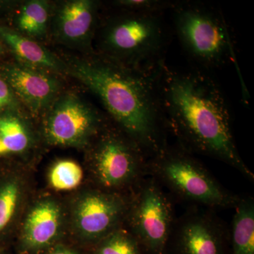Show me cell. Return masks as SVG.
I'll return each mask as SVG.
<instances>
[{
  "mask_svg": "<svg viewBox=\"0 0 254 254\" xmlns=\"http://www.w3.org/2000/svg\"><path fill=\"white\" fill-rule=\"evenodd\" d=\"M157 83L167 128L192 154L215 159L251 182L254 174L241 156L224 95L206 75L175 71L160 63Z\"/></svg>",
  "mask_w": 254,
  "mask_h": 254,
  "instance_id": "6da1fadb",
  "label": "cell"
},
{
  "mask_svg": "<svg viewBox=\"0 0 254 254\" xmlns=\"http://www.w3.org/2000/svg\"><path fill=\"white\" fill-rule=\"evenodd\" d=\"M64 64L65 73L99 98L117 126L148 158L168 144L157 74L149 68L132 67L103 55L73 58Z\"/></svg>",
  "mask_w": 254,
  "mask_h": 254,
  "instance_id": "7a4b0ae2",
  "label": "cell"
},
{
  "mask_svg": "<svg viewBox=\"0 0 254 254\" xmlns=\"http://www.w3.org/2000/svg\"><path fill=\"white\" fill-rule=\"evenodd\" d=\"M153 177L175 201L188 208L218 210L235 209L242 195L225 188L190 152L167 144L147 161Z\"/></svg>",
  "mask_w": 254,
  "mask_h": 254,
  "instance_id": "3957f363",
  "label": "cell"
},
{
  "mask_svg": "<svg viewBox=\"0 0 254 254\" xmlns=\"http://www.w3.org/2000/svg\"><path fill=\"white\" fill-rule=\"evenodd\" d=\"M88 148V170L95 188L132 193L148 177V156L118 126L105 124Z\"/></svg>",
  "mask_w": 254,
  "mask_h": 254,
  "instance_id": "277c9868",
  "label": "cell"
},
{
  "mask_svg": "<svg viewBox=\"0 0 254 254\" xmlns=\"http://www.w3.org/2000/svg\"><path fill=\"white\" fill-rule=\"evenodd\" d=\"M175 24L183 48L197 63L213 67L234 59L232 38L218 11L185 3L175 9Z\"/></svg>",
  "mask_w": 254,
  "mask_h": 254,
  "instance_id": "5b68a950",
  "label": "cell"
},
{
  "mask_svg": "<svg viewBox=\"0 0 254 254\" xmlns=\"http://www.w3.org/2000/svg\"><path fill=\"white\" fill-rule=\"evenodd\" d=\"M175 200L153 177L133 192L123 227L134 237L143 254H165L176 221Z\"/></svg>",
  "mask_w": 254,
  "mask_h": 254,
  "instance_id": "8992f818",
  "label": "cell"
},
{
  "mask_svg": "<svg viewBox=\"0 0 254 254\" xmlns=\"http://www.w3.org/2000/svg\"><path fill=\"white\" fill-rule=\"evenodd\" d=\"M158 12L128 11L114 18L102 34L103 56L127 66L148 68L163 44V30Z\"/></svg>",
  "mask_w": 254,
  "mask_h": 254,
  "instance_id": "52a82bcc",
  "label": "cell"
},
{
  "mask_svg": "<svg viewBox=\"0 0 254 254\" xmlns=\"http://www.w3.org/2000/svg\"><path fill=\"white\" fill-rule=\"evenodd\" d=\"M99 113L72 93L60 95L47 110L42 132L52 146L88 148L105 126Z\"/></svg>",
  "mask_w": 254,
  "mask_h": 254,
  "instance_id": "ba28073f",
  "label": "cell"
},
{
  "mask_svg": "<svg viewBox=\"0 0 254 254\" xmlns=\"http://www.w3.org/2000/svg\"><path fill=\"white\" fill-rule=\"evenodd\" d=\"M133 193H118L99 189L82 191L71 208V227L83 242L94 246L123 227Z\"/></svg>",
  "mask_w": 254,
  "mask_h": 254,
  "instance_id": "9c48e42d",
  "label": "cell"
},
{
  "mask_svg": "<svg viewBox=\"0 0 254 254\" xmlns=\"http://www.w3.org/2000/svg\"><path fill=\"white\" fill-rule=\"evenodd\" d=\"M165 254H231L230 226L215 210L188 208L177 217Z\"/></svg>",
  "mask_w": 254,
  "mask_h": 254,
  "instance_id": "30bf717a",
  "label": "cell"
},
{
  "mask_svg": "<svg viewBox=\"0 0 254 254\" xmlns=\"http://www.w3.org/2000/svg\"><path fill=\"white\" fill-rule=\"evenodd\" d=\"M66 216L61 203L50 195L33 200L23 216L18 249L23 254L51 250L63 235Z\"/></svg>",
  "mask_w": 254,
  "mask_h": 254,
  "instance_id": "8fae6325",
  "label": "cell"
},
{
  "mask_svg": "<svg viewBox=\"0 0 254 254\" xmlns=\"http://www.w3.org/2000/svg\"><path fill=\"white\" fill-rule=\"evenodd\" d=\"M4 78L16 98H19L32 113L48 110L60 95L61 82L53 73L16 64L5 69Z\"/></svg>",
  "mask_w": 254,
  "mask_h": 254,
  "instance_id": "7c38bea8",
  "label": "cell"
},
{
  "mask_svg": "<svg viewBox=\"0 0 254 254\" xmlns=\"http://www.w3.org/2000/svg\"><path fill=\"white\" fill-rule=\"evenodd\" d=\"M97 11L98 3L91 0L63 1L55 11V36L68 46H86L94 31Z\"/></svg>",
  "mask_w": 254,
  "mask_h": 254,
  "instance_id": "4fadbf2b",
  "label": "cell"
},
{
  "mask_svg": "<svg viewBox=\"0 0 254 254\" xmlns=\"http://www.w3.org/2000/svg\"><path fill=\"white\" fill-rule=\"evenodd\" d=\"M0 37L21 64L53 73L66 72L64 62L32 38L4 26H0Z\"/></svg>",
  "mask_w": 254,
  "mask_h": 254,
  "instance_id": "5bb4252c",
  "label": "cell"
},
{
  "mask_svg": "<svg viewBox=\"0 0 254 254\" xmlns=\"http://www.w3.org/2000/svg\"><path fill=\"white\" fill-rule=\"evenodd\" d=\"M230 225L231 254H254V199L242 195Z\"/></svg>",
  "mask_w": 254,
  "mask_h": 254,
  "instance_id": "9a60e30c",
  "label": "cell"
},
{
  "mask_svg": "<svg viewBox=\"0 0 254 254\" xmlns=\"http://www.w3.org/2000/svg\"><path fill=\"white\" fill-rule=\"evenodd\" d=\"M26 181L18 174L0 179V237L14 224L26 195Z\"/></svg>",
  "mask_w": 254,
  "mask_h": 254,
  "instance_id": "2e32d148",
  "label": "cell"
},
{
  "mask_svg": "<svg viewBox=\"0 0 254 254\" xmlns=\"http://www.w3.org/2000/svg\"><path fill=\"white\" fill-rule=\"evenodd\" d=\"M33 141L31 127L22 117L15 113L0 116V156L26 153Z\"/></svg>",
  "mask_w": 254,
  "mask_h": 254,
  "instance_id": "e0dca14e",
  "label": "cell"
},
{
  "mask_svg": "<svg viewBox=\"0 0 254 254\" xmlns=\"http://www.w3.org/2000/svg\"><path fill=\"white\" fill-rule=\"evenodd\" d=\"M49 18L48 1L31 0L21 6L16 21L21 34L30 38H41L46 34Z\"/></svg>",
  "mask_w": 254,
  "mask_h": 254,
  "instance_id": "ac0fdd59",
  "label": "cell"
},
{
  "mask_svg": "<svg viewBox=\"0 0 254 254\" xmlns=\"http://www.w3.org/2000/svg\"><path fill=\"white\" fill-rule=\"evenodd\" d=\"M48 182L57 190L77 188L83 180V169L76 162L67 159L55 162L48 173Z\"/></svg>",
  "mask_w": 254,
  "mask_h": 254,
  "instance_id": "d6986e66",
  "label": "cell"
},
{
  "mask_svg": "<svg viewBox=\"0 0 254 254\" xmlns=\"http://www.w3.org/2000/svg\"><path fill=\"white\" fill-rule=\"evenodd\" d=\"M93 254H143L139 244L122 227L95 244Z\"/></svg>",
  "mask_w": 254,
  "mask_h": 254,
  "instance_id": "ffe728a7",
  "label": "cell"
},
{
  "mask_svg": "<svg viewBox=\"0 0 254 254\" xmlns=\"http://www.w3.org/2000/svg\"><path fill=\"white\" fill-rule=\"evenodd\" d=\"M123 9L137 12H158L166 3L156 0H120L115 1Z\"/></svg>",
  "mask_w": 254,
  "mask_h": 254,
  "instance_id": "44dd1931",
  "label": "cell"
},
{
  "mask_svg": "<svg viewBox=\"0 0 254 254\" xmlns=\"http://www.w3.org/2000/svg\"><path fill=\"white\" fill-rule=\"evenodd\" d=\"M16 95L4 77L0 76V113L4 110L16 108Z\"/></svg>",
  "mask_w": 254,
  "mask_h": 254,
  "instance_id": "7402d4cb",
  "label": "cell"
},
{
  "mask_svg": "<svg viewBox=\"0 0 254 254\" xmlns=\"http://www.w3.org/2000/svg\"><path fill=\"white\" fill-rule=\"evenodd\" d=\"M46 254H79L76 250L63 245H57Z\"/></svg>",
  "mask_w": 254,
  "mask_h": 254,
  "instance_id": "603a6c76",
  "label": "cell"
},
{
  "mask_svg": "<svg viewBox=\"0 0 254 254\" xmlns=\"http://www.w3.org/2000/svg\"><path fill=\"white\" fill-rule=\"evenodd\" d=\"M3 51H4V49H3V47L2 46H1V43H0V54H1V53H2Z\"/></svg>",
  "mask_w": 254,
  "mask_h": 254,
  "instance_id": "cb8c5ba5",
  "label": "cell"
}]
</instances>
